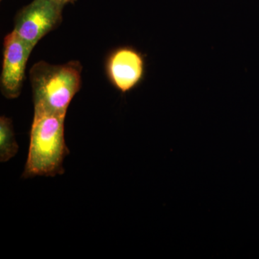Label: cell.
Returning <instances> with one entry per match:
<instances>
[{
  "instance_id": "52a82bcc",
  "label": "cell",
  "mask_w": 259,
  "mask_h": 259,
  "mask_svg": "<svg viewBox=\"0 0 259 259\" xmlns=\"http://www.w3.org/2000/svg\"><path fill=\"white\" fill-rule=\"evenodd\" d=\"M58 1L60 2V3H63V4L66 5L67 4V3H74L76 0H58Z\"/></svg>"
},
{
  "instance_id": "6da1fadb",
  "label": "cell",
  "mask_w": 259,
  "mask_h": 259,
  "mask_svg": "<svg viewBox=\"0 0 259 259\" xmlns=\"http://www.w3.org/2000/svg\"><path fill=\"white\" fill-rule=\"evenodd\" d=\"M66 116L34 109L28 158L22 177L63 175V162L69 153L65 142Z\"/></svg>"
},
{
  "instance_id": "3957f363",
  "label": "cell",
  "mask_w": 259,
  "mask_h": 259,
  "mask_svg": "<svg viewBox=\"0 0 259 259\" xmlns=\"http://www.w3.org/2000/svg\"><path fill=\"white\" fill-rule=\"evenodd\" d=\"M64 5L58 0H33L15 16L13 31L35 48L42 37L60 25Z\"/></svg>"
},
{
  "instance_id": "5b68a950",
  "label": "cell",
  "mask_w": 259,
  "mask_h": 259,
  "mask_svg": "<svg viewBox=\"0 0 259 259\" xmlns=\"http://www.w3.org/2000/svg\"><path fill=\"white\" fill-rule=\"evenodd\" d=\"M106 71L113 86L122 93H127L144 81L146 57L136 48H118L109 56Z\"/></svg>"
},
{
  "instance_id": "8992f818",
  "label": "cell",
  "mask_w": 259,
  "mask_h": 259,
  "mask_svg": "<svg viewBox=\"0 0 259 259\" xmlns=\"http://www.w3.org/2000/svg\"><path fill=\"white\" fill-rule=\"evenodd\" d=\"M18 148L12 120L5 116H2L0 118V161H9L18 153Z\"/></svg>"
},
{
  "instance_id": "7a4b0ae2",
  "label": "cell",
  "mask_w": 259,
  "mask_h": 259,
  "mask_svg": "<svg viewBox=\"0 0 259 259\" xmlns=\"http://www.w3.org/2000/svg\"><path fill=\"white\" fill-rule=\"evenodd\" d=\"M81 71L77 61L59 65L41 61L34 64L30 71L34 109L66 116L81 88Z\"/></svg>"
},
{
  "instance_id": "277c9868",
  "label": "cell",
  "mask_w": 259,
  "mask_h": 259,
  "mask_svg": "<svg viewBox=\"0 0 259 259\" xmlns=\"http://www.w3.org/2000/svg\"><path fill=\"white\" fill-rule=\"evenodd\" d=\"M33 49L14 31L5 37L0 88L6 98L12 100L20 96L27 62Z\"/></svg>"
}]
</instances>
